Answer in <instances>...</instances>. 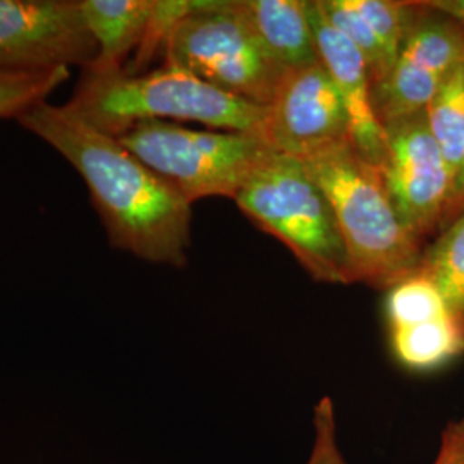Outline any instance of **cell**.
I'll list each match as a JSON object with an SVG mask.
<instances>
[{"label": "cell", "instance_id": "cell-1", "mask_svg": "<svg viewBox=\"0 0 464 464\" xmlns=\"http://www.w3.org/2000/svg\"><path fill=\"white\" fill-rule=\"evenodd\" d=\"M17 122L78 170L114 248L150 264H188L191 203L119 138L102 133L66 103L44 102Z\"/></svg>", "mask_w": 464, "mask_h": 464}, {"label": "cell", "instance_id": "cell-2", "mask_svg": "<svg viewBox=\"0 0 464 464\" xmlns=\"http://www.w3.org/2000/svg\"><path fill=\"white\" fill-rule=\"evenodd\" d=\"M299 160L331 203L354 282L391 289L416 274L421 241L401 220L381 167L351 140L312 150Z\"/></svg>", "mask_w": 464, "mask_h": 464}, {"label": "cell", "instance_id": "cell-3", "mask_svg": "<svg viewBox=\"0 0 464 464\" xmlns=\"http://www.w3.org/2000/svg\"><path fill=\"white\" fill-rule=\"evenodd\" d=\"M67 107L111 136L147 121H189L208 130L264 136L268 107L234 97L179 67L150 72L83 69Z\"/></svg>", "mask_w": 464, "mask_h": 464}, {"label": "cell", "instance_id": "cell-4", "mask_svg": "<svg viewBox=\"0 0 464 464\" xmlns=\"http://www.w3.org/2000/svg\"><path fill=\"white\" fill-rule=\"evenodd\" d=\"M234 201L260 231L284 243L315 281L354 282L331 203L298 157L272 151Z\"/></svg>", "mask_w": 464, "mask_h": 464}, {"label": "cell", "instance_id": "cell-5", "mask_svg": "<svg viewBox=\"0 0 464 464\" xmlns=\"http://www.w3.org/2000/svg\"><path fill=\"white\" fill-rule=\"evenodd\" d=\"M119 141L191 205L210 197L236 198L274 151L260 134L191 130L166 121L140 122Z\"/></svg>", "mask_w": 464, "mask_h": 464}, {"label": "cell", "instance_id": "cell-6", "mask_svg": "<svg viewBox=\"0 0 464 464\" xmlns=\"http://www.w3.org/2000/svg\"><path fill=\"white\" fill-rule=\"evenodd\" d=\"M166 64L179 67L234 97L268 107L281 86L282 69L236 7V0H214L183 19L167 40Z\"/></svg>", "mask_w": 464, "mask_h": 464}, {"label": "cell", "instance_id": "cell-7", "mask_svg": "<svg viewBox=\"0 0 464 464\" xmlns=\"http://www.w3.org/2000/svg\"><path fill=\"white\" fill-rule=\"evenodd\" d=\"M381 170L404 226L420 241L440 231L454 174L430 133L425 111L383 124Z\"/></svg>", "mask_w": 464, "mask_h": 464}, {"label": "cell", "instance_id": "cell-8", "mask_svg": "<svg viewBox=\"0 0 464 464\" xmlns=\"http://www.w3.org/2000/svg\"><path fill=\"white\" fill-rule=\"evenodd\" d=\"M95 57L80 0H0V67L86 69Z\"/></svg>", "mask_w": 464, "mask_h": 464}, {"label": "cell", "instance_id": "cell-9", "mask_svg": "<svg viewBox=\"0 0 464 464\" xmlns=\"http://www.w3.org/2000/svg\"><path fill=\"white\" fill-rule=\"evenodd\" d=\"M464 63V26L420 2V13L389 76L373 88L383 124L423 112L450 72Z\"/></svg>", "mask_w": 464, "mask_h": 464}, {"label": "cell", "instance_id": "cell-10", "mask_svg": "<svg viewBox=\"0 0 464 464\" xmlns=\"http://www.w3.org/2000/svg\"><path fill=\"white\" fill-rule=\"evenodd\" d=\"M264 140L274 151L298 159L312 150L351 140L344 103L320 61L284 74L268 105Z\"/></svg>", "mask_w": 464, "mask_h": 464}, {"label": "cell", "instance_id": "cell-11", "mask_svg": "<svg viewBox=\"0 0 464 464\" xmlns=\"http://www.w3.org/2000/svg\"><path fill=\"white\" fill-rule=\"evenodd\" d=\"M310 17L318 59L331 74L348 114L351 141L366 160L381 167L385 157V131L373 107V86L365 59L325 19L316 0L310 2Z\"/></svg>", "mask_w": 464, "mask_h": 464}, {"label": "cell", "instance_id": "cell-12", "mask_svg": "<svg viewBox=\"0 0 464 464\" xmlns=\"http://www.w3.org/2000/svg\"><path fill=\"white\" fill-rule=\"evenodd\" d=\"M266 53L285 71L318 63L315 34L306 0H236Z\"/></svg>", "mask_w": 464, "mask_h": 464}, {"label": "cell", "instance_id": "cell-13", "mask_svg": "<svg viewBox=\"0 0 464 464\" xmlns=\"http://www.w3.org/2000/svg\"><path fill=\"white\" fill-rule=\"evenodd\" d=\"M80 9L97 45V57L86 69H124L126 57L145 38L153 0H80Z\"/></svg>", "mask_w": 464, "mask_h": 464}, {"label": "cell", "instance_id": "cell-14", "mask_svg": "<svg viewBox=\"0 0 464 464\" xmlns=\"http://www.w3.org/2000/svg\"><path fill=\"white\" fill-rule=\"evenodd\" d=\"M389 343L399 365L411 372H433L463 354V322L448 314L430 322L389 329Z\"/></svg>", "mask_w": 464, "mask_h": 464}, {"label": "cell", "instance_id": "cell-15", "mask_svg": "<svg viewBox=\"0 0 464 464\" xmlns=\"http://www.w3.org/2000/svg\"><path fill=\"white\" fill-rule=\"evenodd\" d=\"M416 272L435 282L450 312L464 325V214L423 249Z\"/></svg>", "mask_w": 464, "mask_h": 464}, {"label": "cell", "instance_id": "cell-16", "mask_svg": "<svg viewBox=\"0 0 464 464\" xmlns=\"http://www.w3.org/2000/svg\"><path fill=\"white\" fill-rule=\"evenodd\" d=\"M427 122L454 179L464 162V63L456 67L425 109Z\"/></svg>", "mask_w": 464, "mask_h": 464}, {"label": "cell", "instance_id": "cell-17", "mask_svg": "<svg viewBox=\"0 0 464 464\" xmlns=\"http://www.w3.org/2000/svg\"><path fill=\"white\" fill-rule=\"evenodd\" d=\"M448 314L452 312L440 289L418 272L387 289L385 318L389 329L430 322Z\"/></svg>", "mask_w": 464, "mask_h": 464}, {"label": "cell", "instance_id": "cell-18", "mask_svg": "<svg viewBox=\"0 0 464 464\" xmlns=\"http://www.w3.org/2000/svg\"><path fill=\"white\" fill-rule=\"evenodd\" d=\"M71 69L23 71L0 67V119H19L36 105L47 102L66 83Z\"/></svg>", "mask_w": 464, "mask_h": 464}, {"label": "cell", "instance_id": "cell-19", "mask_svg": "<svg viewBox=\"0 0 464 464\" xmlns=\"http://www.w3.org/2000/svg\"><path fill=\"white\" fill-rule=\"evenodd\" d=\"M349 5L372 28L392 69L408 34L415 24L420 13V2L349 0Z\"/></svg>", "mask_w": 464, "mask_h": 464}, {"label": "cell", "instance_id": "cell-20", "mask_svg": "<svg viewBox=\"0 0 464 464\" xmlns=\"http://www.w3.org/2000/svg\"><path fill=\"white\" fill-rule=\"evenodd\" d=\"M212 4L214 0H153L145 38L136 50L133 64L124 69L128 72H140L160 50L164 52L169 36L183 19L208 9Z\"/></svg>", "mask_w": 464, "mask_h": 464}, {"label": "cell", "instance_id": "cell-21", "mask_svg": "<svg viewBox=\"0 0 464 464\" xmlns=\"http://www.w3.org/2000/svg\"><path fill=\"white\" fill-rule=\"evenodd\" d=\"M306 464H348L337 442L335 406L331 398H322L314 410V446Z\"/></svg>", "mask_w": 464, "mask_h": 464}, {"label": "cell", "instance_id": "cell-22", "mask_svg": "<svg viewBox=\"0 0 464 464\" xmlns=\"http://www.w3.org/2000/svg\"><path fill=\"white\" fill-rule=\"evenodd\" d=\"M433 464H464V418L444 427Z\"/></svg>", "mask_w": 464, "mask_h": 464}, {"label": "cell", "instance_id": "cell-23", "mask_svg": "<svg viewBox=\"0 0 464 464\" xmlns=\"http://www.w3.org/2000/svg\"><path fill=\"white\" fill-rule=\"evenodd\" d=\"M464 214V162L454 184H452V191L449 197L448 207L444 210V217H442V224H440V231L448 229L449 226Z\"/></svg>", "mask_w": 464, "mask_h": 464}, {"label": "cell", "instance_id": "cell-24", "mask_svg": "<svg viewBox=\"0 0 464 464\" xmlns=\"http://www.w3.org/2000/svg\"><path fill=\"white\" fill-rule=\"evenodd\" d=\"M425 5L456 19L464 26V0H425Z\"/></svg>", "mask_w": 464, "mask_h": 464}]
</instances>
